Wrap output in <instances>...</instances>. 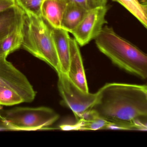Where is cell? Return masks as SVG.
Masks as SVG:
<instances>
[{
    "mask_svg": "<svg viewBox=\"0 0 147 147\" xmlns=\"http://www.w3.org/2000/svg\"><path fill=\"white\" fill-rule=\"evenodd\" d=\"M147 85L121 83L105 85L91 108L98 117L111 122H129L147 115Z\"/></svg>",
    "mask_w": 147,
    "mask_h": 147,
    "instance_id": "cell-1",
    "label": "cell"
},
{
    "mask_svg": "<svg viewBox=\"0 0 147 147\" xmlns=\"http://www.w3.org/2000/svg\"><path fill=\"white\" fill-rule=\"evenodd\" d=\"M95 42L99 51L113 64L129 73L147 79V54L117 35L111 27H103Z\"/></svg>",
    "mask_w": 147,
    "mask_h": 147,
    "instance_id": "cell-2",
    "label": "cell"
},
{
    "mask_svg": "<svg viewBox=\"0 0 147 147\" xmlns=\"http://www.w3.org/2000/svg\"><path fill=\"white\" fill-rule=\"evenodd\" d=\"M25 13L22 47L34 57L48 64L57 72H61L51 28L42 16Z\"/></svg>",
    "mask_w": 147,
    "mask_h": 147,
    "instance_id": "cell-3",
    "label": "cell"
},
{
    "mask_svg": "<svg viewBox=\"0 0 147 147\" xmlns=\"http://www.w3.org/2000/svg\"><path fill=\"white\" fill-rule=\"evenodd\" d=\"M59 118L56 111L45 107H16L6 110L2 117L8 130L35 131L46 129Z\"/></svg>",
    "mask_w": 147,
    "mask_h": 147,
    "instance_id": "cell-4",
    "label": "cell"
},
{
    "mask_svg": "<svg viewBox=\"0 0 147 147\" xmlns=\"http://www.w3.org/2000/svg\"><path fill=\"white\" fill-rule=\"evenodd\" d=\"M58 87L64 103L72 111L77 120L91 109L97 99V93L86 92L72 83L67 74L61 72Z\"/></svg>",
    "mask_w": 147,
    "mask_h": 147,
    "instance_id": "cell-5",
    "label": "cell"
},
{
    "mask_svg": "<svg viewBox=\"0 0 147 147\" xmlns=\"http://www.w3.org/2000/svg\"><path fill=\"white\" fill-rule=\"evenodd\" d=\"M7 57H0V85L14 90L24 102H31L36 96L33 87L26 76L7 60Z\"/></svg>",
    "mask_w": 147,
    "mask_h": 147,
    "instance_id": "cell-6",
    "label": "cell"
},
{
    "mask_svg": "<svg viewBox=\"0 0 147 147\" xmlns=\"http://www.w3.org/2000/svg\"><path fill=\"white\" fill-rule=\"evenodd\" d=\"M107 6L98 7L87 11L78 26L71 33L78 44L84 46L95 39L107 23L105 16Z\"/></svg>",
    "mask_w": 147,
    "mask_h": 147,
    "instance_id": "cell-7",
    "label": "cell"
},
{
    "mask_svg": "<svg viewBox=\"0 0 147 147\" xmlns=\"http://www.w3.org/2000/svg\"><path fill=\"white\" fill-rule=\"evenodd\" d=\"M78 45L76 40L71 37L70 58L67 76L79 89L84 92H88L87 81Z\"/></svg>",
    "mask_w": 147,
    "mask_h": 147,
    "instance_id": "cell-8",
    "label": "cell"
},
{
    "mask_svg": "<svg viewBox=\"0 0 147 147\" xmlns=\"http://www.w3.org/2000/svg\"><path fill=\"white\" fill-rule=\"evenodd\" d=\"M51 33L59 60L61 72L67 74L70 58L71 37L69 33L62 28H52Z\"/></svg>",
    "mask_w": 147,
    "mask_h": 147,
    "instance_id": "cell-9",
    "label": "cell"
},
{
    "mask_svg": "<svg viewBox=\"0 0 147 147\" xmlns=\"http://www.w3.org/2000/svg\"><path fill=\"white\" fill-rule=\"evenodd\" d=\"M69 0H44L41 15L52 28H62L63 16Z\"/></svg>",
    "mask_w": 147,
    "mask_h": 147,
    "instance_id": "cell-10",
    "label": "cell"
},
{
    "mask_svg": "<svg viewBox=\"0 0 147 147\" xmlns=\"http://www.w3.org/2000/svg\"><path fill=\"white\" fill-rule=\"evenodd\" d=\"M24 12L16 4L14 7L0 13V41L13 31Z\"/></svg>",
    "mask_w": 147,
    "mask_h": 147,
    "instance_id": "cell-11",
    "label": "cell"
},
{
    "mask_svg": "<svg viewBox=\"0 0 147 147\" xmlns=\"http://www.w3.org/2000/svg\"><path fill=\"white\" fill-rule=\"evenodd\" d=\"M25 13L22 16L13 31L2 41L1 47L6 56L22 47L23 39V27Z\"/></svg>",
    "mask_w": 147,
    "mask_h": 147,
    "instance_id": "cell-12",
    "label": "cell"
},
{
    "mask_svg": "<svg viewBox=\"0 0 147 147\" xmlns=\"http://www.w3.org/2000/svg\"><path fill=\"white\" fill-rule=\"evenodd\" d=\"M87 11L78 4L69 1L63 16L62 28L71 33L80 23Z\"/></svg>",
    "mask_w": 147,
    "mask_h": 147,
    "instance_id": "cell-13",
    "label": "cell"
},
{
    "mask_svg": "<svg viewBox=\"0 0 147 147\" xmlns=\"http://www.w3.org/2000/svg\"><path fill=\"white\" fill-rule=\"evenodd\" d=\"M109 121L97 117L91 120H78L73 125H65L61 126L63 130H96L104 129L109 123Z\"/></svg>",
    "mask_w": 147,
    "mask_h": 147,
    "instance_id": "cell-14",
    "label": "cell"
},
{
    "mask_svg": "<svg viewBox=\"0 0 147 147\" xmlns=\"http://www.w3.org/2000/svg\"><path fill=\"white\" fill-rule=\"evenodd\" d=\"M127 9L147 29V13L144 6L137 0H113Z\"/></svg>",
    "mask_w": 147,
    "mask_h": 147,
    "instance_id": "cell-15",
    "label": "cell"
},
{
    "mask_svg": "<svg viewBox=\"0 0 147 147\" xmlns=\"http://www.w3.org/2000/svg\"><path fill=\"white\" fill-rule=\"evenodd\" d=\"M23 102L21 97L14 90L0 85V105L13 106Z\"/></svg>",
    "mask_w": 147,
    "mask_h": 147,
    "instance_id": "cell-16",
    "label": "cell"
},
{
    "mask_svg": "<svg viewBox=\"0 0 147 147\" xmlns=\"http://www.w3.org/2000/svg\"><path fill=\"white\" fill-rule=\"evenodd\" d=\"M16 4L26 13L41 16V8L44 0H15Z\"/></svg>",
    "mask_w": 147,
    "mask_h": 147,
    "instance_id": "cell-17",
    "label": "cell"
},
{
    "mask_svg": "<svg viewBox=\"0 0 147 147\" xmlns=\"http://www.w3.org/2000/svg\"><path fill=\"white\" fill-rule=\"evenodd\" d=\"M78 4L86 11L98 7L107 6V0H69Z\"/></svg>",
    "mask_w": 147,
    "mask_h": 147,
    "instance_id": "cell-18",
    "label": "cell"
},
{
    "mask_svg": "<svg viewBox=\"0 0 147 147\" xmlns=\"http://www.w3.org/2000/svg\"><path fill=\"white\" fill-rule=\"evenodd\" d=\"M132 122L134 130L147 131V115L136 118Z\"/></svg>",
    "mask_w": 147,
    "mask_h": 147,
    "instance_id": "cell-19",
    "label": "cell"
},
{
    "mask_svg": "<svg viewBox=\"0 0 147 147\" xmlns=\"http://www.w3.org/2000/svg\"><path fill=\"white\" fill-rule=\"evenodd\" d=\"M16 5L15 0H0V13Z\"/></svg>",
    "mask_w": 147,
    "mask_h": 147,
    "instance_id": "cell-20",
    "label": "cell"
},
{
    "mask_svg": "<svg viewBox=\"0 0 147 147\" xmlns=\"http://www.w3.org/2000/svg\"><path fill=\"white\" fill-rule=\"evenodd\" d=\"M137 1L142 5L147 4V0H137Z\"/></svg>",
    "mask_w": 147,
    "mask_h": 147,
    "instance_id": "cell-21",
    "label": "cell"
},
{
    "mask_svg": "<svg viewBox=\"0 0 147 147\" xmlns=\"http://www.w3.org/2000/svg\"><path fill=\"white\" fill-rule=\"evenodd\" d=\"M2 41H0V57L1 56H6V57H7V56H6V55L4 54L3 52L2 51V50L1 49V43Z\"/></svg>",
    "mask_w": 147,
    "mask_h": 147,
    "instance_id": "cell-22",
    "label": "cell"
},
{
    "mask_svg": "<svg viewBox=\"0 0 147 147\" xmlns=\"http://www.w3.org/2000/svg\"><path fill=\"white\" fill-rule=\"evenodd\" d=\"M143 6H144V8L146 9V11L147 13V4H145V5H143Z\"/></svg>",
    "mask_w": 147,
    "mask_h": 147,
    "instance_id": "cell-23",
    "label": "cell"
},
{
    "mask_svg": "<svg viewBox=\"0 0 147 147\" xmlns=\"http://www.w3.org/2000/svg\"><path fill=\"white\" fill-rule=\"evenodd\" d=\"M146 93H147V88H146Z\"/></svg>",
    "mask_w": 147,
    "mask_h": 147,
    "instance_id": "cell-24",
    "label": "cell"
},
{
    "mask_svg": "<svg viewBox=\"0 0 147 147\" xmlns=\"http://www.w3.org/2000/svg\"><path fill=\"white\" fill-rule=\"evenodd\" d=\"M0 117H1V115H0Z\"/></svg>",
    "mask_w": 147,
    "mask_h": 147,
    "instance_id": "cell-25",
    "label": "cell"
},
{
    "mask_svg": "<svg viewBox=\"0 0 147 147\" xmlns=\"http://www.w3.org/2000/svg\"></svg>",
    "mask_w": 147,
    "mask_h": 147,
    "instance_id": "cell-26",
    "label": "cell"
}]
</instances>
